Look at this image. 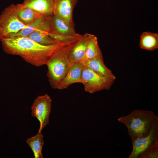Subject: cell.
I'll list each match as a JSON object with an SVG mask.
<instances>
[{"label": "cell", "mask_w": 158, "mask_h": 158, "mask_svg": "<svg viewBox=\"0 0 158 158\" xmlns=\"http://www.w3.org/2000/svg\"><path fill=\"white\" fill-rule=\"evenodd\" d=\"M1 42L5 53L18 56L27 63L37 67L46 65L54 51L62 45H43L23 37H6Z\"/></svg>", "instance_id": "6da1fadb"}, {"label": "cell", "mask_w": 158, "mask_h": 158, "mask_svg": "<svg viewBox=\"0 0 158 158\" xmlns=\"http://www.w3.org/2000/svg\"><path fill=\"white\" fill-rule=\"evenodd\" d=\"M16 8L19 18L25 25L40 17L46 16L30 8L23 7L20 4L16 5Z\"/></svg>", "instance_id": "2e32d148"}, {"label": "cell", "mask_w": 158, "mask_h": 158, "mask_svg": "<svg viewBox=\"0 0 158 158\" xmlns=\"http://www.w3.org/2000/svg\"><path fill=\"white\" fill-rule=\"evenodd\" d=\"M49 36L58 44L62 45H71L83 36L78 33L73 35H66L57 34L52 32L49 33Z\"/></svg>", "instance_id": "d6986e66"}, {"label": "cell", "mask_w": 158, "mask_h": 158, "mask_svg": "<svg viewBox=\"0 0 158 158\" xmlns=\"http://www.w3.org/2000/svg\"><path fill=\"white\" fill-rule=\"evenodd\" d=\"M47 18L51 28V32L66 35H73L76 33L74 28L58 17L53 14L47 16Z\"/></svg>", "instance_id": "4fadbf2b"}, {"label": "cell", "mask_w": 158, "mask_h": 158, "mask_svg": "<svg viewBox=\"0 0 158 158\" xmlns=\"http://www.w3.org/2000/svg\"><path fill=\"white\" fill-rule=\"evenodd\" d=\"M51 31V28L47 17L35 30L27 37L43 45L58 44L49 35V33Z\"/></svg>", "instance_id": "8fae6325"}, {"label": "cell", "mask_w": 158, "mask_h": 158, "mask_svg": "<svg viewBox=\"0 0 158 158\" xmlns=\"http://www.w3.org/2000/svg\"><path fill=\"white\" fill-rule=\"evenodd\" d=\"M94 58H103L98 44L97 38L92 35L87 47L85 59Z\"/></svg>", "instance_id": "ac0fdd59"}, {"label": "cell", "mask_w": 158, "mask_h": 158, "mask_svg": "<svg viewBox=\"0 0 158 158\" xmlns=\"http://www.w3.org/2000/svg\"><path fill=\"white\" fill-rule=\"evenodd\" d=\"M83 62L72 63L66 74L57 85L56 89L63 90L76 83H82Z\"/></svg>", "instance_id": "30bf717a"}, {"label": "cell", "mask_w": 158, "mask_h": 158, "mask_svg": "<svg viewBox=\"0 0 158 158\" xmlns=\"http://www.w3.org/2000/svg\"><path fill=\"white\" fill-rule=\"evenodd\" d=\"M52 99L47 94L38 96L31 107V115L37 118L40 123L38 132L49 123V116L51 112Z\"/></svg>", "instance_id": "8992f818"}, {"label": "cell", "mask_w": 158, "mask_h": 158, "mask_svg": "<svg viewBox=\"0 0 158 158\" xmlns=\"http://www.w3.org/2000/svg\"><path fill=\"white\" fill-rule=\"evenodd\" d=\"M27 143L31 149L35 158H43L42 151L44 144V136L41 132L28 138Z\"/></svg>", "instance_id": "e0dca14e"}, {"label": "cell", "mask_w": 158, "mask_h": 158, "mask_svg": "<svg viewBox=\"0 0 158 158\" xmlns=\"http://www.w3.org/2000/svg\"><path fill=\"white\" fill-rule=\"evenodd\" d=\"M71 46L61 45L53 53L46 65L48 80L53 89H56L72 64L68 56Z\"/></svg>", "instance_id": "3957f363"}, {"label": "cell", "mask_w": 158, "mask_h": 158, "mask_svg": "<svg viewBox=\"0 0 158 158\" xmlns=\"http://www.w3.org/2000/svg\"><path fill=\"white\" fill-rule=\"evenodd\" d=\"M158 140V126L146 136L132 140V151L129 158H139L140 156Z\"/></svg>", "instance_id": "52a82bcc"}, {"label": "cell", "mask_w": 158, "mask_h": 158, "mask_svg": "<svg viewBox=\"0 0 158 158\" xmlns=\"http://www.w3.org/2000/svg\"><path fill=\"white\" fill-rule=\"evenodd\" d=\"M140 48L149 51L158 49V34L149 31L144 32L140 36Z\"/></svg>", "instance_id": "9a60e30c"}, {"label": "cell", "mask_w": 158, "mask_h": 158, "mask_svg": "<svg viewBox=\"0 0 158 158\" xmlns=\"http://www.w3.org/2000/svg\"><path fill=\"white\" fill-rule=\"evenodd\" d=\"M78 0H54L53 14L74 28L73 12Z\"/></svg>", "instance_id": "ba28073f"}, {"label": "cell", "mask_w": 158, "mask_h": 158, "mask_svg": "<svg viewBox=\"0 0 158 158\" xmlns=\"http://www.w3.org/2000/svg\"><path fill=\"white\" fill-rule=\"evenodd\" d=\"M117 120L126 126L132 140L147 136L158 126V116L151 111L135 110Z\"/></svg>", "instance_id": "7a4b0ae2"}, {"label": "cell", "mask_w": 158, "mask_h": 158, "mask_svg": "<svg viewBox=\"0 0 158 158\" xmlns=\"http://www.w3.org/2000/svg\"><path fill=\"white\" fill-rule=\"evenodd\" d=\"M158 140L150 147L144 152L139 158H158Z\"/></svg>", "instance_id": "44dd1931"}, {"label": "cell", "mask_w": 158, "mask_h": 158, "mask_svg": "<svg viewBox=\"0 0 158 158\" xmlns=\"http://www.w3.org/2000/svg\"><path fill=\"white\" fill-rule=\"evenodd\" d=\"M83 62L84 66L100 75L116 78L111 71L105 64L103 58L85 59Z\"/></svg>", "instance_id": "5bb4252c"}, {"label": "cell", "mask_w": 158, "mask_h": 158, "mask_svg": "<svg viewBox=\"0 0 158 158\" xmlns=\"http://www.w3.org/2000/svg\"><path fill=\"white\" fill-rule=\"evenodd\" d=\"M116 78L104 76L92 71L84 65L82 74V83L85 91L90 93L109 90Z\"/></svg>", "instance_id": "5b68a950"}, {"label": "cell", "mask_w": 158, "mask_h": 158, "mask_svg": "<svg viewBox=\"0 0 158 158\" xmlns=\"http://www.w3.org/2000/svg\"><path fill=\"white\" fill-rule=\"evenodd\" d=\"M27 26L19 19L16 5L11 4L0 14V42L5 37L18 32Z\"/></svg>", "instance_id": "277c9868"}, {"label": "cell", "mask_w": 158, "mask_h": 158, "mask_svg": "<svg viewBox=\"0 0 158 158\" xmlns=\"http://www.w3.org/2000/svg\"><path fill=\"white\" fill-rule=\"evenodd\" d=\"M47 16H43L36 19L28 24L25 28L18 32L11 35L5 37H28L35 30L46 18Z\"/></svg>", "instance_id": "ffe728a7"}, {"label": "cell", "mask_w": 158, "mask_h": 158, "mask_svg": "<svg viewBox=\"0 0 158 158\" xmlns=\"http://www.w3.org/2000/svg\"><path fill=\"white\" fill-rule=\"evenodd\" d=\"M20 4L23 7L30 8L47 16L53 14L54 0H24Z\"/></svg>", "instance_id": "7c38bea8"}, {"label": "cell", "mask_w": 158, "mask_h": 158, "mask_svg": "<svg viewBox=\"0 0 158 158\" xmlns=\"http://www.w3.org/2000/svg\"><path fill=\"white\" fill-rule=\"evenodd\" d=\"M92 34L86 33L78 41L71 45L69 59L72 63L83 62L88 42Z\"/></svg>", "instance_id": "9c48e42d"}]
</instances>
